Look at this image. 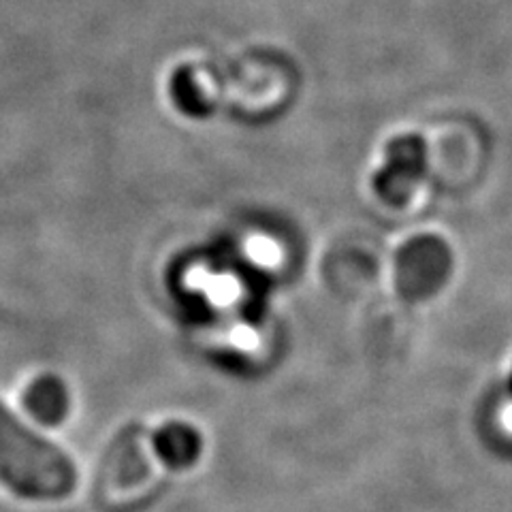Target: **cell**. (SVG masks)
<instances>
[{"mask_svg":"<svg viewBox=\"0 0 512 512\" xmlns=\"http://www.w3.org/2000/svg\"><path fill=\"white\" fill-rule=\"evenodd\" d=\"M0 480L20 498L64 500L77 485L73 459L28 429L0 399Z\"/></svg>","mask_w":512,"mask_h":512,"instance_id":"1","label":"cell"},{"mask_svg":"<svg viewBox=\"0 0 512 512\" xmlns=\"http://www.w3.org/2000/svg\"><path fill=\"white\" fill-rule=\"evenodd\" d=\"M28 412L45 425L60 423L69 412V393L54 376H43L28 387L24 395Z\"/></svg>","mask_w":512,"mask_h":512,"instance_id":"2","label":"cell"},{"mask_svg":"<svg viewBox=\"0 0 512 512\" xmlns=\"http://www.w3.org/2000/svg\"><path fill=\"white\" fill-rule=\"evenodd\" d=\"M158 457L171 468H186L201 453V438L195 429L184 423H171L158 431L154 438Z\"/></svg>","mask_w":512,"mask_h":512,"instance_id":"3","label":"cell"}]
</instances>
